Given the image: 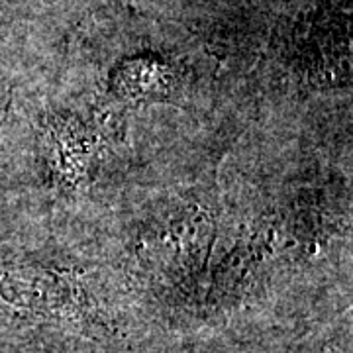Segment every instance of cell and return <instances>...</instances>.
Wrapping results in <instances>:
<instances>
[{
    "instance_id": "7a4b0ae2",
    "label": "cell",
    "mask_w": 353,
    "mask_h": 353,
    "mask_svg": "<svg viewBox=\"0 0 353 353\" xmlns=\"http://www.w3.org/2000/svg\"><path fill=\"white\" fill-rule=\"evenodd\" d=\"M20 353H53V352H20Z\"/></svg>"
},
{
    "instance_id": "6da1fadb",
    "label": "cell",
    "mask_w": 353,
    "mask_h": 353,
    "mask_svg": "<svg viewBox=\"0 0 353 353\" xmlns=\"http://www.w3.org/2000/svg\"><path fill=\"white\" fill-rule=\"evenodd\" d=\"M263 353H350V347H343L341 338H330V340L314 341V343H292L273 352Z\"/></svg>"
}]
</instances>
